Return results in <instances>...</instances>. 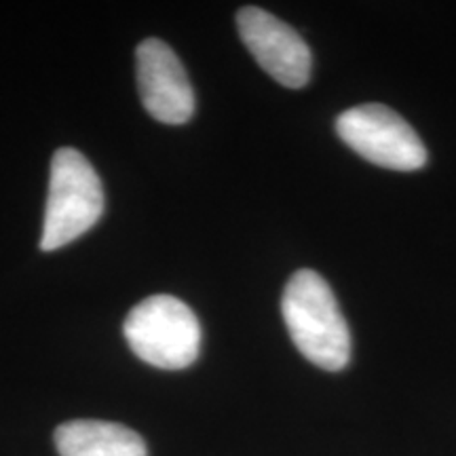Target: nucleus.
I'll return each instance as SVG.
<instances>
[{
	"mask_svg": "<svg viewBox=\"0 0 456 456\" xmlns=\"http://www.w3.org/2000/svg\"><path fill=\"white\" fill-rule=\"evenodd\" d=\"M285 328L296 349L328 372L346 368L351 359V332L326 279L311 269L289 277L281 298Z\"/></svg>",
	"mask_w": 456,
	"mask_h": 456,
	"instance_id": "nucleus-1",
	"label": "nucleus"
},
{
	"mask_svg": "<svg viewBox=\"0 0 456 456\" xmlns=\"http://www.w3.org/2000/svg\"><path fill=\"white\" fill-rule=\"evenodd\" d=\"M123 334L142 362L161 370H184L201 353V323L186 302L169 294L148 296L135 305Z\"/></svg>",
	"mask_w": 456,
	"mask_h": 456,
	"instance_id": "nucleus-2",
	"label": "nucleus"
},
{
	"mask_svg": "<svg viewBox=\"0 0 456 456\" xmlns=\"http://www.w3.org/2000/svg\"><path fill=\"white\" fill-rule=\"evenodd\" d=\"M104 212V191L100 175L77 148H60L51 159L47 209L41 237L43 252L72 243Z\"/></svg>",
	"mask_w": 456,
	"mask_h": 456,
	"instance_id": "nucleus-3",
	"label": "nucleus"
},
{
	"mask_svg": "<svg viewBox=\"0 0 456 456\" xmlns=\"http://www.w3.org/2000/svg\"><path fill=\"white\" fill-rule=\"evenodd\" d=\"M336 134L359 157L395 171H416L427 163L419 134L395 110L383 104L349 108L336 118Z\"/></svg>",
	"mask_w": 456,
	"mask_h": 456,
	"instance_id": "nucleus-4",
	"label": "nucleus"
},
{
	"mask_svg": "<svg viewBox=\"0 0 456 456\" xmlns=\"http://www.w3.org/2000/svg\"><path fill=\"white\" fill-rule=\"evenodd\" d=\"M239 37L262 70L288 89L309 83L313 57L302 37L269 11L243 7L237 13Z\"/></svg>",
	"mask_w": 456,
	"mask_h": 456,
	"instance_id": "nucleus-5",
	"label": "nucleus"
},
{
	"mask_svg": "<svg viewBox=\"0 0 456 456\" xmlns=\"http://www.w3.org/2000/svg\"><path fill=\"white\" fill-rule=\"evenodd\" d=\"M135 64L146 112L165 125L191 121L195 114V91L174 49L159 38H146L135 51Z\"/></svg>",
	"mask_w": 456,
	"mask_h": 456,
	"instance_id": "nucleus-6",
	"label": "nucleus"
},
{
	"mask_svg": "<svg viewBox=\"0 0 456 456\" xmlns=\"http://www.w3.org/2000/svg\"><path fill=\"white\" fill-rule=\"evenodd\" d=\"M60 456H148L146 442L129 427L108 420H70L55 429Z\"/></svg>",
	"mask_w": 456,
	"mask_h": 456,
	"instance_id": "nucleus-7",
	"label": "nucleus"
}]
</instances>
